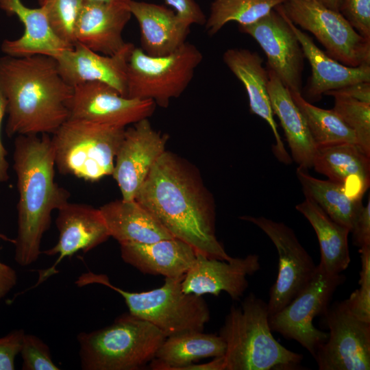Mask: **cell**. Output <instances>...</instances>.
Masks as SVG:
<instances>
[{
    "label": "cell",
    "instance_id": "obj_1",
    "mask_svg": "<svg viewBox=\"0 0 370 370\" xmlns=\"http://www.w3.org/2000/svg\"><path fill=\"white\" fill-rule=\"evenodd\" d=\"M171 235L210 258L232 257L215 233L216 206L198 169L166 150L156 162L134 199Z\"/></svg>",
    "mask_w": 370,
    "mask_h": 370
},
{
    "label": "cell",
    "instance_id": "obj_2",
    "mask_svg": "<svg viewBox=\"0 0 370 370\" xmlns=\"http://www.w3.org/2000/svg\"><path fill=\"white\" fill-rule=\"evenodd\" d=\"M0 88L6 100L8 136L52 134L69 118L73 88L49 56L0 57Z\"/></svg>",
    "mask_w": 370,
    "mask_h": 370
},
{
    "label": "cell",
    "instance_id": "obj_3",
    "mask_svg": "<svg viewBox=\"0 0 370 370\" xmlns=\"http://www.w3.org/2000/svg\"><path fill=\"white\" fill-rule=\"evenodd\" d=\"M14 147L13 169L18 193L14 259L25 267L38 260L52 212L68 203L71 195L55 181L49 134L16 136Z\"/></svg>",
    "mask_w": 370,
    "mask_h": 370
},
{
    "label": "cell",
    "instance_id": "obj_4",
    "mask_svg": "<svg viewBox=\"0 0 370 370\" xmlns=\"http://www.w3.org/2000/svg\"><path fill=\"white\" fill-rule=\"evenodd\" d=\"M271 332L267 303L254 293L232 306L219 332L226 345L225 370L296 369L303 355L284 347Z\"/></svg>",
    "mask_w": 370,
    "mask_h": 370
},
{
    "label": "cell",
    "instance_id": "obj_5",
    "mask_svg": "<svg viewBox=\"0 0 370 370\" xmlns=\"http://www.w3.org/2000/svg\"><path fill=\"white\" fill-rule=\"evenodd\" d=\"M151 323L124 313L110 325L77 336L84 370H137L151 362L165 339Z\"/></svg>",
    "mask_w": 370,
    "mask_h": 370
},
{
    "label": "cell",
    "instance_id": "obj_6",
    "mask_svg": "<svg viewBox=\"0 0 370 370\" xmlns=\"http://www.w3.org/2000/svg\"><path fill=\"white\" fill-rule=\"evenodd\" d=\"M125 128L69 118L51 136L56 169L90 182L112 175Z\"/></svg>",
    "mask_w": 370,
    "mask_h": 370
},
{
    "label": "cell",
    "instance_id": "obj_7",
    "mask_svg": "<svg viewBox=\"0 0 370 370\" xmlns=\"http://www.w3.org/2000/svg\"><path fill=\"white\" fill-rule=\"evenodd\" d=\"M202 60L199 49L187 42L160 57L147 55L135 47L127 63V97L150 99L166 108L186 89Z\"/></svg>",
    "mask_w": 370,
    "mask_h": 370
},
{
    "label": "cell",
    "instance_id": "obj_8",
    "mask_svg": "<svg viewBox=\"0 0 370 370\" xmlns=\"http://www.w3.org/2000/svg\"><path fill=\"white\" fill-rule=\"evenodd\" d=\"M183 278H165L160 287L138 293L116 287L109 279L103 286L121 294L131 314L151 323L168 337L203 331L210 320V310L202 296L182 291Z\"/></svg>",
    "mask_w": 370,
    "mask_h": 370
},
{
    "label": "cell",
    "instance_id": "obj_9",
    "mask_svg": "<svg viewBox=\"0 0 370 370\" xmlns=\"http://www.w3.org/2000/svg\"><path fill=\"white\" fill-rule=\"evenodd\" d=\"M282 7L290 21L314 35L331 58L349 66L370 65V40L340 12L313 0H285Z\"/></svg>",
    "mask_w": 370,
    "mask_h": 370
},
{
    "label": "cell",
    "instance_id": "obj_10",
    "mask_svg": "<svg viewBox=\"0 0 370 370\" xmlns=\"http://www.w3.org/2000/svg\"><path fill=\"white\" fill-rule=\"evenodd\" d=\"M345 280L341 273H329L319 264L306 287L284 308L269 316L271 331L298 342L314 357L317 349L328 339V333L313 325L330 306L338 286Z\"/></svg>",
    "mask_w": 370,
    "mask_h": 370
},
{
    "label": "cell",
    "instance_id": "obj_11",
    "mask_svg": "<svg viewBox=\"0 0 370 370\" xmlns=\"http://www.w3.org/2000/svg\"><path fill=\"white\" fill-rule=\"evenodd\" d=\"M241 220L258 227L270 238L278 254V272L269 290V316L288 305L309 283L317 270L314 262L292 228L264 217L245 215Z\"/></svg>",
    "mask_w": 370,
    "mask_h": 370
},
{
    "label": "cell",
    "instance_id": "obj_12",
    "mask_svg": "<svg viewBox=\"0 0 370 370\" xmlns=\"http://www.w3.org/2000/svg\"><path fill=\"white\" fill-rule=\"evenodd\" d=\"M328 339L313 357L319 370H369L370 322L357 318L345 300L330 305L321 315Z\"/></svg>",
    "mask_w": 370,
    "mask_h": 370
},
{
    "label": "cell",
    "instance_id": "obj_13",
    "mask_svg": "<svg viewBox=\"0 0 370 370\" xmlns=\"http://www.w3.org/2000/svg\"><path fill=\"white\" fill-rule=\"evenodd\" d=\"M238 30L259 44L267 56V69L277 75L289 91L301 93L305 56L282 4L253 24L238 25Z\"/></svg>",
    "mask_w": 370,
    "mask_h": 370
},
{
    "label": "cell",
    "instance_id": "obj_14",
    "mask_svg": "<svg viewBox=\"0 0 370 370\" xmlns=\"http://www.w3.org/2000/svg\"><path fill=\"white\" fill-rule=\"evenodd\" d=\"M169 138L155 130L149 119L125 128L112 173L121 199L134 200L151 168L166 151Z\"/></svg>",
    "mask_w": 370,
    "mask_h": 370
},
{
    "label": "cell",
    "instance_id": "obj_15",
    "mask_svg": "<svg viewBox=\"0 0 370 370\" xmlns=\"http://www.w3.org/2000/svg\"><path fill=\"white\" fill-rule=\"evenodd\" d=\"M156 104L150 99L130 98L99 82L73 87L68 103L69 118L126 127L153 115Z\"/></svg>",
    "mask_w": 370,
    "mask_h": 370
},
{
    "label": "cell",
    "instance_id": "obj_16",
    "mask_svg": "<svg viewBox=\"0 0 370 370\" xmlns=\"http://www.w3.org/2000/svg\"><path fill=\"white\" fill-rule=\"evenodd\" d=\"M57 211L56 225L59 238L52 248L43 253L48 256L58 254V258L50 268L38 271V280L30 288L58 273L56 267L65 257H70L79 251L86 253L110 237L99 208L69 201Z\"/></svg>",
    "mask_w": 370,
    "mask_h": 370
},
{
    "label": "cell",
    "instance_id": "obj_17",
    "mask_svg": "<svg viewBox=\"0 0 370 370\" xmlns=\"http://www.w3.org/2000/svg\"><path fill=\"white\" fill-rule=\"evenodd\" d=\"M260 269L257 254L222 260L196 252L195 260L182 281V288L186 293L201 296L207 293L219 296L224 291L238 300L249 286L247 277Z\"/></svg>",
    "mask_w": 370,
    "mask_h": 370
},
{
    "label": "cell",
    "instance_id": "obj_18",
    "mask_svg": "<svg viewBox=\"0 0 370 370\" xmlns=\"http://www.w3.org/2000/svg\"><path fill=\"white\" fill-rule=\"evenodd\" d=\"M135 46L126 42L116 53H97L79 42L60 53L55 59L62 79L73 88L89 82H99L127 97V69Z\"/></svg>",
    "mask_w": 370,
    "mask_h": 370
},
{
    "label": "cell",
    "instance_id": "obj_19",
    "mask_svg": "<svg viewBox=\"0 0 370 370\" xmlns=\"http://www.w3.org/2000/svg\"><path fill=\"white\" fill-rule=\"evenodd\" d=\"M224 63L243 84L249 98L251 113L269 125L275 137L273 152L277 159L286 164L292 159L287 153L278 133L268 92V71L262 66V59L256 52L242 48H231L223 55Z\"/></svg>",
    "mask_w": 370,
    "mask_h": 370
},
{
    "label": "cell",
    "instance_id": "obj_20",
    "mask_svg": "<svg viewBox=\"0 0 370 370\" xmlns=\"http://www.w3.org/2000/svg\"><path fill=\"white\" fill-rule=\"evenodd\" d=\"M131 16L129 5L84 1L75 26L76 42L101 54L114 55L126 44L122 34Z\"/></svg>",
    "mask_w": 370,
    "mask_h": 370
},
{
    "label": "cell",
    "instance_id": "obj_21",
    "mask_svg": "<svg viewBox=\"0 0 370 370\" xmlns=\"http://www.w3.org/2000/svg\"><path fill=\"white\" fill-rule=\"evenodd\" d=\"M129 10L138 21L140 49L147 55H169L186 42L190 25L173 10L145 1L132 0Z\"/></svg>",
    "mask_w": 370,
    "mask_h": 370
},
{
    "label": "cell",
    "instance_id": "obj_22",
    "mask_svg": "<svg viewBox=\"0 0 370 370\" xmlns=\"http://www.w3.org/2000/svg\"><path fill=\"white\" fill-rule=\"evenodd\" d=\"M0 9L8 16H16L24 27L23 34L14 40H4L1 49L5 55L25 57L45 55L57 57L71 47L51 30L45 10L29 8L21 0H0Z\"/></svg>",
    "mask_w": 370,
    "mask_h": 370
},
{
    "label": "cell",
    "instance_id": "obj_23",
    "mask_svg": "<svg viewBox=\"0 0 370 370\" xmlns=\"http://www.w3.org/2000/svg\"><path fill=\"white\" fill-rule=\"evenodd\" d=\"M119 245L122 260L144 274L182 278L196 258L190 245L174 237L150 243Z\"/></svg>",
    "mask_w": 370,
    "mask_h": 370
},
{
    "label": "cell",
    "instance_id": "obj_24",
    "mask_svg": "<svg viewBox=\"0 0 370 370\" xmlns=\"http://www.w3.org/2000/svg\"><path fill=\"white\" fill-rule=\"evenodd\" d=\"M286 18L311 67V76L305 88V95L309 99L318 100L328 91L354 83L370 82V65L353 67L338 62L319 49L310 36Z\"/></svg>",
    "mask_w": 370,
    "mask_h": 370
},
{
    "label": "cell",
    "instance_id": "obj_25",
    "mask_svg": "<svg viewBox=\"0 0 370 370\" xmlns=\"http://www.w3.org/2000/svg\"><path fill=\"white\" fill-rule=\"evenodd\" d=\"M312 167L330 180L343 185L353 199L362 200L370 184V156L356 144L317 148Z\"/></svg>",
    "mask_w": 370,
    "mask_h": 370
},
{
    "label": "cell",
    "instance_id": "obj_26",
    "mask_svg": "<svg viewBox=\"0 0 370 370\" xmlns=\"http://www.w3.org/2000/svg\"><path fill=\"white\" fill-rule=\"evenodd\" d=\"M267 71L268 92L271 108L273 114L280 119L292 158L298 167L308 169L312 167L317 147L289 90L273 71L269 69Z\"/></svg>",
    "mask_w": 370,
    "mask_h": 370
},
{
    "label": "cell",
    "instance_id": "obj_27",
    "mask_svg": "<svg viewBox=\"0 0 370 370\" xmlns=\"http://www.w3.org/2000/svg\"><path fill=\"white\" fill-rule=\"evenodd\" d=\"M110 237L119 244L150 243L173 238L156 218L136 200L116 199L99 208Z\"/></svg>",
    "mask_w": 370,
    "mask_h": 370
},
{
    "label": "cell",
    "instance_id": "obj_28",
    "mask_svg": "<svg viewBox=\"0 0 370 370\" xmlns=\"http://www.w3.org/2000/svg\"><path fill=\"white\" fill-rule=\"evenodd\" d=\"M225 349L219 335L185 332L166 337L149 367L156 370H180L201 359L223 356Z\"/></svg>",
    "mask_w": 370,
    "mask_h": 370
},
{
    "label": "cell",
    "instance_id": "obj_29",
    "mask_svg": "<svg viewBox=\"0 0 370 370\" xmlns=\"http://www.w3.org/2000/svg\"><path fill=\"white\" fill-rule=\"evenodd\" d=\"M313 227L320 247L321 267L329 273H341L351 258L348 245L350 230L332 220L313 200L306 199L295 206Z\"/></svg>",
    "mask_w": 370,
    "mask_h": 370
},
{
    "label": "cell",
    "instance_id": "obj_30",
    "mask_svg": "<svg viewBox=\"0 0 370 370\" xmlns=\"http://www.w3.org/2000/svg\"><path fill=\"white\" fill-rule=\"evenodd\" d=\"M296 175L306 197L313 200L332 220L351 232L364 207L362 200L349 197L341 184L312 176L308 169L297 167Z\"/></svg>",
    "mask_w": 370,
    "mask_h": 370
},
{
    "label": "cell",
    "instance_id": "obj_31",
    "mask_svg": "<svg viewBox=\"0 0 370 370\" xmlns=\"http://www.w3.org/2000/svg\"><path fill=\"white\" fill-rule=\"evenodd\" d=\"M302 114L317 148L343 143L358 144L354 131L333 109L325 110L308 101L301 92L290 91Z\"/></svg>",
    "mask_w": 370,
    "mask_h": 370
},
{
    "label": "cell",
    "instance_id": "obj_32",
    "mask_svg": "<svg viewBox=\"0 0 370 370\" xmlns=\"http://www.w3.org/2000/svg\"><path fill=\"white\" fill-rule=\"evenodd\" d=\"M285 0H214L205 23L209 36H214L230 21L238 25L256 23L282 4Z\"/></svg>",
    "mask_w": 370,
    "mask_h": 370
},
{
    "label": "cell",
    "instance_id": "obj_33",
    "mask_svg": "<svg viewBox=\"0 0 370 370\" xmlns=\"http://www.w3.org/2000/svg\"><path fill=\"white\" fill-rule=\"evenodd\" d=\"M54 34L66 45L76 43L75 26L84 0H38Z\"/></svg>",
    "mask_w": 370,
    "mask_h": 370
},
{
    "label": "cell",
    "instance_id": "obj_34",
    "mask_svg": "<svg viewBox=\"0 0 370 370\" xmlns=\"http://www.w3.org/2000/svg\"><path fill=\"white\" fill-rule=\"evenodd\" d=\"M332 108L354 131L358 145L370 156V103L336 96Z\"/></svg>",
    "mask_w": 370,
    "mask_h": 370
},
{
    "label": "cell",
    "instance_id": "obj_35",
    "mask_svg": "<svg viewBox=\"0 0 370 370\" xmlns=\"http://www.w3.org/2000/svg\"><path fill=\"white\" fill-rule=\"evenodd\" d=\"M361 259L360 288L345 299L352 312L359 319L370 322V246L359 248Z\"/></svg>",
    "mask_w": 370,
    "mask_h": 370
},
{
    "label": "cell",
    "instance_id": "obj_36",
    "mask_svg": "<svg viewBox=\"0 0 370 370\" xmlns=\"http://www.w3.org/2000/svg\"><path fill=\"white\" fill-rule=\"evenodd\" d=\"M23 370H59L52 360L49 347L40 338L24 334L20 350Z\"/></svg>",
    "mask_w": 370,
    "mask_h": 370
},
{
    "label": "cell",
    "instance_id": "obj_37",
    "mask_svg": "<svg viewBox=\"0 0 370 370\" xmlns=\"http://www.w3.org/2000/svg\"><path fill=\"white\" fill-rule=\"evenodd\" d=\"M339 12L360 36L370 40V0H343Z\"/></svg>",
    "mask_w": 370,
    "mask_h": 370
},
{
    "label": "cell",
    "instance_id": "obj_38",
    "mask_svg": "<svg viewBox=\"0 0 370 370\" xmlns=\"http://www.w3.org/2000/svg\"><path fill=\"white\" fill-rule=\"evenodd\" d=\"M23 330H16L0 338V370L15 369V358L20 353Z\"/></svg>",
    "mask_w": 370,
    "mask_h": 370
},
{
    "label": "cell",
    "instance_id": "obj_39",
    "mask_svg": "<svg viewBox=\"0 0 370 370\" xmlns=\"http://www.w3.org/2000/svg\"><path fill=\"white\" fill-rule=\"evenodd\" d=\"M164 1L190 26L193 24L205 25L206 16L194 0H164Z\"/></svg>",
    "mask_w": 370,
    "mask_h": 370
},
{
    "label": "cell",
    "instance_id": "obj_40",
    "mask_svg": "<svg viewBox=\"0 0 370 370\" xmlns=\"http://www.w3.org/2000/svg\"><path fill=\"white\" fill-rule=\"evenodd\" d=\"M354 243L359 248L370 246V197L363 207L351 232Z\"/></svg>",
    "mask_w": 370,
    "mask_h": 370
},
{
    "label": "cell",
    "instance_id": "obj_41",
    "mask_svg": "<svg viewBox=\"0 0 370 370\" xmlns=\"http://www.w3.org/2000/svg\"><path fill=\"white\" fill-rule=\"evenodd\" d=\"M325 95L352 98L370 103V82L354 83L336 90L326 92Z\"/></svg>",
    "mask_w": 370,
    "mask_h": 370
},
{
    "label": "cell",
    "instance_id": "obj_42",
    "mask_svg": "<svg viewBox=\"0 0 370 370\" xmlns=\"http://www.w3.org/2000/svg\"><path fill=\"white\" fill-rule=\"evenodd\" d=\"M6 113V100L0 88V186L9 179V164L6 159L7 151L1 138V129L3 117Z\"/></svg>",
    "mask_w": 370,
    "mask_h": 370
},
{
    "label": "cell",
    "instance_id": "obj_43",
    "mask_svg": "<svg viewBox=\"0 0 370 370\" xmlns=\"http://www.w3.org/2000/svg\"><path fill=\"white\" fill-rule=\"evenodd\" d=\"M16 282L17 275L14 269L0 261V299L5 297Z\"/></svg>",
    "mask_w": 370,
    "mask_h": 370
},
{
    "label": "cell",
    "instance_id": "obj_44",
    "mask_svg": "<svg viewBox=\"0 0 370 370\" xmlns=\"http://www.w3.org/2000/svg\"><path fill=\"white\" fill-rule=\"evenodd\" d=\"M225 363L224 357L213 358L210 362L205 363H192L183 367L180 370H225Z\"/></svg>",
    "mask_w": 370,
    "mask_h": 370
},
{
    "label": "cell",
    "instance_id": "obj_45",
    "mask_svg": "<svg viewBox=\"0 0 370 370\" xmlns=\"http://www.w3.org/2000/svg\"><path fill=\"white\" fill-rule=\"evenodd\" d=\"M328 8L339 12L343 0H313Z\"/></svg>",
    "mask_w": 370,
    "mask_h": 370
},
{
    "label": "cell",
    "instance_id": "obj_46",
    "mask_svg": "<svg viewBox=\"0 0 370 370\" xmlns=\"http://www.w3.org/2000/svg\"><path fill=\"white\" fill-rule=\"evenodd\" d=\"M88 2L106 3V4H121L129 5L132 0H84Z\"/></svg>",
    "mask_w": 370,
    "mask_h": 370
}]
</instances>
